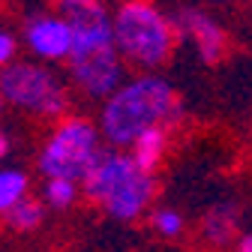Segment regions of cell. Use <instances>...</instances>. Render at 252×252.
<instances>
[{
    "mask_svg": "<svg viewBox=\"0 0 252 252\" xmlns=\"http://www.w3.org/2000/svg\"><path fill=\"white\" fill-rule=\"evenodd\" d=\"M183 120V105L171 81L156 72H138L126 78L99 108V129L105 144L126 150L144 129L153 126H177Z\"/></svg>",
    "mask_w": 252,
    "mask_h": 252,
    "instance_id": "6da1fadb",
    "label": "cell"
},
{
    "mask_svg": "<svg viewBox=\"0 0 252 252\" xmlns=\"http://www.w3.org/2000/svg\"><path fill=\"white\" fill-rule=\"evenodd\" d=\"M81 192L117 222H135L150 210L156 198V177L132 159L129 150L114 147L105 150L99 165L87 174Z\"/></svg>",
    "mask_w": 252,
    "mask_h": 252,
    "instance_id": "7a4b0ae2",
    "label": "cell"
},
{
    "mask_svg": "<svg viewBox=\"0 0 252 252\" xmlns=\"http://www.w3.org/2000/svg\"><path fill=\"white\" fill-rule=\"evenodd\" d=\"M180 30L153 0H123L114 9V42L126 66L156 72L171 60Z\"/></svg>",
    "mask_w": 252,
    "mask_h": 252,
    "instance_id": "3957f363",
    "label": "cell"
},
{
    "mask_svg": "<svg viewBox=\"0 0 252 252\" xmlns=\"http://www.w3.org/2000/svg\"><path fill=\"white\" fill-rule=\"evenodd\" d=\"M105 156V138L99 123L81 114H66L54 120L51 132L39 150V171L42 177H66L75 183H84L87 174L99 165Z\"/></svg>",
    "mask_w": 252,
    "mask_h": 252,
    "instance_id": "277c9868",
    "label": "cell"
},
{
    "mask_svg": "<svg viewBox=\"0 0 252 252\" xmlns=\"http://www.w3.org/2000/svg\"><path fill=\"white\" fill-rule=\"evenodd\" d=\"M0 93L6 105L39 117V120H60L69 114L72 96L69 87L45 60H12L0 69Z\"/></svg>",
    "mask_w": 252,
    "mask_h": 252,
    "instance_id": "5b68a950",
    "label": "cell"
},
{
    "mask_svg": "<svg viewBox=\"0 0 252 252\" xmlns=\"http://www.w3.org/2000/svg\"><path fill=\"white\" fill-rule=\"evenodd\" d=\"M54 9L72 27V57L117 48L114 42V12L102 0H51Z\"/></svg>",
    "mask_w": 252,
    "mask_h": 252,
    "instance_id": "8992f818",
    "label": "cell"
},
{
    "mask_svg": "<svg viewBox=\"0 0 252 252\" xmlns=\"http://www.w3.org/2000/svg\"><path fill=\"white\" fill-rule=\"evenodd\" d=\"M69 63V81L84 99H108L111 93L126 81V60L117 48L96 51L87 57H72Z\"/></svg>",
    "mask_w": 252,
    "mask_h": 252,
    "instance_id": "52a82bcc",
    "label": "cell"
},
{
    "mask_svg": "<svg viewBox=\"0 0 252 252\" xmlns=\"http://www.w3.org/2000/svg\"><path fill=\"white\" fill-rule=\"evenodd\" d=\"M21 39L30 54L45 63H66L72 54V27L57 9L33 12L24 21Z\"/></svg>",
    "mask_w": 252,
    "mask_h": 252,
    "instance_id": "ba28073f",
    "label": "cell"
},
{
    "mask_svg": "<svg viewBox=\"0 0 252 252\" xmlns=\"http://www.w3.org/2000/svg\"><path fill=\"white\" fill-rule=\"evenodd\" d=\"M174 24L180 30V36H186L189 42L195 45L198 57L204 63H219L225 57V48H228V36L222 24H219L207 9L201 6H180L177 15H174Z\"/></svg>",
    "mask_w": 252,
    "mask_h": 252,
    "instance_id": "9c48e42d",
    "label": "cell"
},
{
    "mask_svg": "<svg viewBox=\"0 0 252 252\" xmlns=\"http://www.w3.org/2000/svg\"><path fill=\"white\" fill-rule=\"evenodd\" d=\"M237 225H240V213L231 204H216L204 213L201 225H198V240L207 249H225L234 243L237 237Z\"/></svg>",
    "mask_w": 252,
    "mask_h": 252,
    "instance_id": "30bf717a",
    "label": "cell"
},
{
    "mask_svg": "<svg viewBox=\"0 0 252 252\" xmlns=\"http://www.w3.org/2000/svg\"><path fill=\"white\" fill-rule=\"evenodd\" d=\"M168 138H171L168 126H153V129H144L126 150L132 153V159L144 171H156L159 162L165 159V153H168Z\"/></svg>",
    "mask_w": 252,
    "mask_h": 252,
    "instance_id": "8fae6325",
    "label": "cell"
},
{
    "mask_svg": "<svg viewBox=\"0 0 252 252\" xmlns=\"http://www.w3.org/2000/svg\"><path fill=\"white\" fill-rule=\"evenodd\" d=\"M42 219H45V204H42L39 198H30V195H24V198L6 213L9 228H12V231H21V234L36 231V228L42 225Z\"/></svg>",
    "mask_w": 252,
    "mask_h": 252,
    "instance_id": "7c38bea8",
    "label": "cell"
},
{
    "mask_svg": "<svg viewBox=\"0 0 252 252\" xmlns=\"http://www.w3.org/2000/svg\"><path fill=\"white\" fill-rule=\"evenodd\" d=\"M30 189V180L18 168H0V213H9Z\"/></svg>",
    "mask_w": 252,
    "mask_h": 252,
    "instance_id": "4fadbf2b",
    "label": "cell"
},
{
    "mask_svg": "<svg viewBox=\"0 0 252 252\" xmlns=\"http://www.w3.org/2000/svg\"><path fill=\"white\" fill-rule=\"evenodd\" d=\"M81 195V183L66 177H45V204L54 210H69Z\"/></svg>",
    "mask_w": 252,
    "mask_h": 252,
    "instance_id": "5bb4252c",
    "label": "cell"
},
{
    "mask_svg": "<svg viewBox=\"0 0 252 252\" xmlns=\"http://www.w3.org/2000/svg\"><path fill=\"white\" fill-rule=\"evenodd\" d=\"M150 222H153V231L159 234V237H165V240H177V237L183 234V228H186V219H183L180 210H174V207H159V210H153Z\"/></svg>",
    "mask_w": 252,
    "mask_h": 252,
    "instance_id": "9a60e30c",
    "label": "cell"
},
{
    "mask_svg": "<svg viewBox=\"0 0 252 252\" xmlns=\"http://www.w3.org/2000/svg\"><path fill=\"white\" fill-rule=\"evenodd\" d=\"M15 48H18L15 36L9 33V30L0 27V69H3L6 63H12V60H15Z\"/></svg>",
    "mask_w": 252,
    "mask_h": 252,
    "instance_id": "2e32d148",
    "label": "cell"
},
{
    "mask_svg": "<svg viewBox=\"0 0 252 252\" xmlns=\"http://www.w3.org/2000/svg\"><path fill=\"white\" fill-rule=\"evenodd\" d=\"M6 153H9V138H6L3 132H0V162L6 159Z\"/></svg>",
    "mask_w": 252,
    "mask_h": 252,
    "instance_id": "e0dca14e",
    "label": "cell"
},
{
    "mask_svg": "<svg viewBox=\"0 0 252 252\" xmlns=\"http://www.w3.org/2000/svg\"><path fill=\"white\" fill-rule=\"evenodd\" d=\"M237 252H252V234H246V237L237 243Z\"/></svg>",
    "mask_w": 252,
    "mask_h": 252,
    "instance_id": "ac0fdd59",
    "label": "cell"
},
{
    "mask_svg": "<svg viewBox=\"0 0 252 252\" xmlns=\"http://www.w3.org/2000/svg\"><path fill=\"white\" fill-rule=\"evenodd\" d=\"M3 105H6V99H3V93H0V114H3Z\"/></svg>",
    "mask_w": 252,
    "mask_h": 252,
    "instance_id": "d6986e66",
    "label": "cell"
},
{
    "mask_svg": "<svg viewBox=\"0 0 252 252\" xmlns=\"http://www.w3.org/2000/svg\"><path fill=\"white\" fill-rule=\"evenodd\" d=\"M219 3H228V0H219Z\"/></svg>",
    "mask_w": 252,
    "mask_h": 252,
    "instance_id": "ffe728a7",
    "label": "cell"
}]
</instances>
